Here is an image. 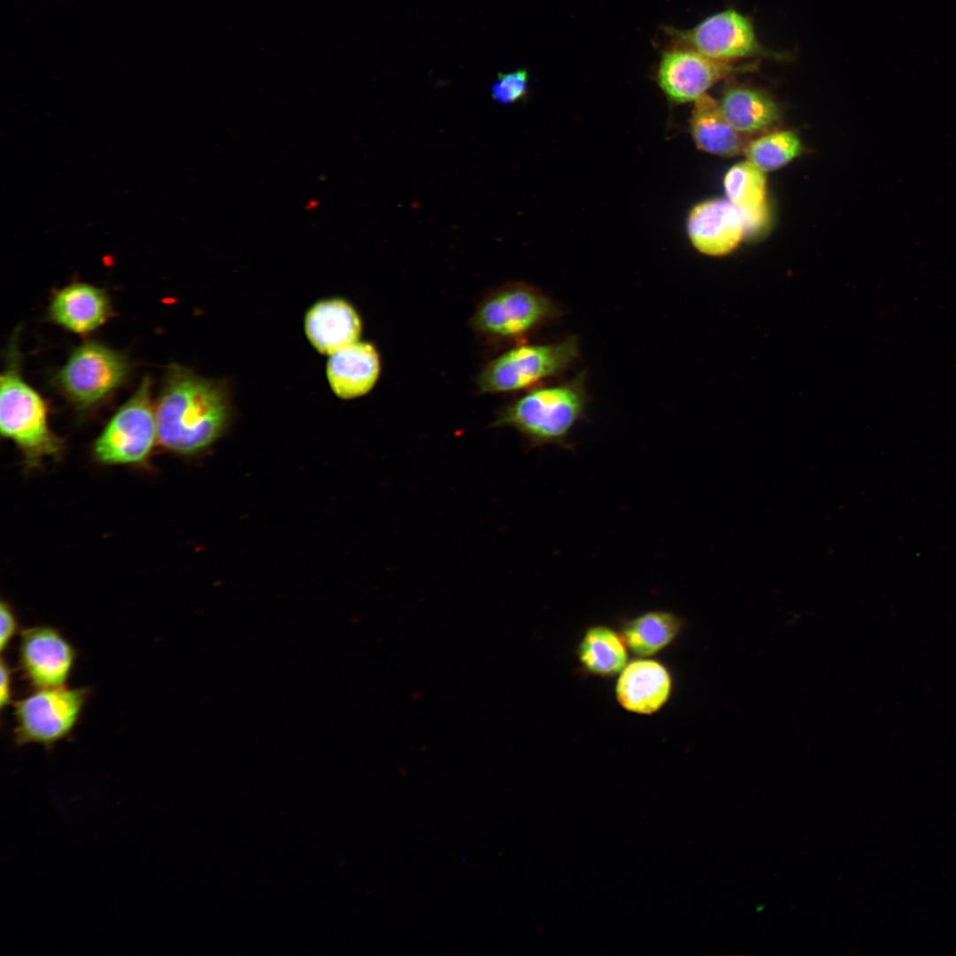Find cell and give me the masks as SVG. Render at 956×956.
Segmentation results:
<instances>
[{
  "instance_id": "obj_1",
  "label": "cell",
  "mask_w": 956,
  "mask_h": 956,
  "mask_svg": "<svg viewBox=\"0 0 956 956\" xmlns=\"http://www.w3.org/2000/svg\"><path fill=\"white\" fill-rule=\"evenodd\" d=\"M231 413L225 383L172 366L155 403L158 443L180 455L202 452L222 436Z\"/></svg>"
},
{
  "instance_id": "obj_2",
  "label": "cell",
  "mask_w": 956,
  "mask_h": 956,
  "mask_svg": "<svg viewBox=\"0 0 956 956\" xmlns=\"http://www.w3.org/2000/svg\"><path fill=\"white\" fill-rule=\"evenodd\" d=\"M0 431L21 452L27 467L59 457L61 438L50 428L43 398L22 377L17 339H12L0 380Z\"/></svg>"
},
{
  "instance_id": "obj_3",
  "label": "cell",
  "mask_w": 956,
  "mask_h": 956,
  "mask_svg": "<svg viewBox=\"0 0 956 956\" xmlns=\"http://www.w3.org/2000/svg\"><path fill=\"white\" fill-rule=\"evenodd\" d=\"M585 378L581 373L566 382L530 391L510 405L496 425L515 428L531 447L552 444L573 450L570 435L587 409Z\"/></svg>"
},
{
  "instance_id": "obj_4",
  "label": "cell",
  "mask_w": 956,
  "mask_h": 956,
  "mask_svg": "<svg viewBox=\"0 0 956 956\" xmlns=\"http://www.w3.org/2000/svg\"><path fill=\"white\" fill-rule=\"evenodd\" d=\"M130 369L122 352L96 341H86L72 351L53 382L78 411L87 412L124 384Z\"/></svg>"
},
{
  "instance_id": "obj_5",
  "label": "cell",
  "mask_w": 956,
  "mask_h": 956,
  "mask_svg": "<svg viewBox=\"0 0 956 956\" xmlns=\"http://www.w3.org/2000/svg\"><path fill=\"white\" fill-rule=\"evenodd\" d=\"M158 439L151 380L146 376L114 412L93 444V456L104 465H142Z\"/></svg>"
},
{
  "instance_id": "obj_6",
  "label": "cell",
  "mask_w": 956,
  "mask_h": 956,
  "mask_svg": "<svg viewBox=\"0 0 956 956\" xmlns=\"http://www.w3.org/2000/svg\"><path fill=\"white\" fill-rule=\"evenodd\" d=\"M89 694L83 687L41 688L15 701V744L50 747L67 737L81 716Z\"/></svg>"
},
{
  "instance_id": "obj_7",
  "label": "cell",
  "mask_w": 956,
  "mask_h": 956,
  "mask_svg": "<svg viewBox=\"0 0 956 956\" xmlns=\"http://www.w3.org/2000/svg\"><path fill=\"white\" fill-rule=\"evenodd\" d=\"M670 45L695 50L720 62L768 58L787 59V53L766 48L758 39L752 19L734 9H727L708 16L695 27L678 29L664 27Z\"/></svg>"
},
{
  "instance_id": "obj_8",
  "label": "cell",
  "mask_w": 956,
  "mask_h": 956,
  "mask_svg": "<svg viewBox=\"0 0 956 956\" xmlns=\"http://www.w3.org/2000/svg\"><path fill=\"white\" fill-rule=\"evenodd\" d=\"M580 358L575 336L546 344L522 345L490 362L479 378L485 392L515 391L564 374Z\"/></svg>"
},
{
  "instance_id": "obj_9",
  "label": "cell",
  "mask_w": 956,
  "mask_h": 956,
  "mask_svg": "<svg viewBox=\"0 0 956 956\" xmlns=\"http://www.w3.org/2000/svg\"><path fill=\"white\" fill-rule=\"evenodd\" d=\"M756 69V62H720L690 49L670 45L660 56L656 79L668 101L680 104L695 102L724 78Z\"/></svg>"
},
{
  "instance_id": "obj_10",
  "label": "cell",
  "mask_w": 956,
  "mask_h": 956,
  "mask_svg": "<svg viewBox=\"0 0 956 956\" xmlns=\"http://www.w3.org/2000/svg\"><path fill=\"white\" fill-rule=\"evenodd\" d=\"M562 310L541 291L518 285L489 298L474 317L482 331L502 336H519L561 316Z\"/></svg>"
},
{
  "instance_id": "obj_11",
  "label": "cell",
  "mask_w": 956,
  "mask_h": 956,
  "mask_svg": "<svg viewBox=\"0 0 956 956\" xmlns=\"http://www.w3.org/2000/svg\"><path fill=\"white\" fill-rule=\"evenodd\" d=\"M76 659V649L58 628L36 625L21 629L18 665L33 689L66 686Z\"/></svg>"
},
{
  "instance_id": "obj_12",
  "label": "cell",
  "mask_w": 956,
  "mask_h": 956,
  "mask_svg": "<svg viewBox=\"0 0 956 956\" xmlns=\"http://www.w3.org/2000/svg\"><path fill=\"white\" fill-rule=\"evenodd\" d=\"M687 231L698 251L721 256L732 251L741 242L746 231L745 219L743 211L729 200H706L690 211Z\"/></svg>"
},
{
  "instance_id": "obj_13",
  "label": "cell",
  "mask_w": 956,
  "mask_h": 956,
  "mask_svg": "<svg viewBox=\"0 0 956 956\" xmlns=\"http://www.w3.org/2000/svg\"><path fill=\"white\" fill-rule=\"evenodd\" d=\"M112 315V302L106 291L86 282L58 289L48 308V317L53 323L78 335L95 331Z\"/></svg>"
},
{
  "instance_id": "obj_14",
  "label": "cell",
  "mask_w": 956,
  "mask_h": 956,
  "mask_svg": "<svg viewBox=\"0 0 956 956\" xmlns=\"http://www.w3.org/2000/svg\"><path fill=\"white\" fill-rule=\"evenodd\" d=\"M672 678L660 662L646 658L634 659L619 674L615 686L618 703L627 711L651 714L668 700Z\"/></svg>"
},
{
  "instance_id": "obj_15",
  "label": "cell",
  "mask_w": 956,
  "mask_h": 956,
  "mask_svg": "<svg viewBox=\"0 0 956 956\" xmlns=\"http://www.w3.org/2000/svg\"><path fill=\"white\" fill-rule=\"evenodd\" d=\"M305 329L318 351L331 355L358 342L362 324L349 302L335 297L318 301L307 311Z\"/></svg>"
},
{
  "instance_id": "obj_16",
  "label": "cell",
  "mask_w": 956,
  "mask_h": 956,
  "mask_svg": "<svg viewBox=\"0 0 956 956\" xmlns=\"http://www.w3.org/2000/svg\"><path fill=\"white\" fill-rule=\"evenodd\" d=\"M380 373V358L374 345L355 342L331 354L327 376L335 394L344 399L366 394Z\"/></svg>"
},
{
  "instance_id": "obj_17",
  "label": "cell",
  "mask_w": 956,
  "mask_h": 956,
  "mask_svg": "<svg viewBox=\"0 0 956 956\" xmlns=\"http://www.w3.org/2000/svg\"><path fill=\"white\" fill-rule=\"evenodd\" d=\"M694 104L690 129L699 150L722 157L744 153L749 143L727 120L719 102L704 94Z\"/></svg>"
},
{
  "instance_id": "obj_18",
  "label": "cell",
  "mask_w": 956,
  "mask_h": 956,
  "mask_svg": "<svg viewBox=\"0 0 956 956\" xmlns=\"http://www.w3.org/2000/svg\"><path fill=\"white\" fill-rule=\"evenodd\" d=\"M720 105L730 125L744 135L765 130L779 119V109L772 97L745 85L728 86Z\"/></svg>"
},
{
  "instance_id": "obj_19",
  "label": "cell",
  "mask_w": 956,
  "mask_h": 956,
  "mask_svg": "<svg viewBox=\"0 0 956 956\" xmlns=\"http://www.w3.org/2000/svg\"><path fill=\"white\" fill-rule=\"evenodd\" d=\"M682 622L667 611H649L627 621L621 637L628 648L639 658H648L669 645L678 636Z\"/></svg>"
},
{
  "instance_id": "obj_20",
  "label": "cell",
  "mask_w": 956,
  "mask_h": 956,
  "mask_svg": "<svg viewBox=\"0 0 956 956\" xmlns=\"http://www.w3.org/2000/svg\"><path fill=\"white\" fill-rule=\"evenodd\" d=\"M577 655L588 673L600 676L620 674L628 659L621 636L605 625H595L585 631Z\"/></svg>"
},
{
  "instance_id": "obj_21",
  "label": "cell",
  "mask_w": 956,
  "mask_h": 956,
  "mask_svg": "<svg viewBox=\"0 0 956 956\" xmlns=\"http://www.w3.org/2000/svg\"><path fill=\"white\" fill-rule=\"evenodd\" d=\"M724 189L733 204L745 212L763 210L766 195L764 172L750 161L732 166L725 175Z\"/></svg>"
},
{
  "instance_id": "obj_22",
  "label": "cell",
  "mask_w": 956,
  "mask_h": 956,
  "mask_svg": "<svg viewBox=\"0 0 956 956\" xmlns=\"http://www.w3.org/2000/svg\"><path fill=\"white\" fill-rule=\"evenodd\" d=\"M801 143L792 131H776L748 143L747 160L763 172L774 171L788 164L801 151Z\"/></svg>"
},
{
  "instance_id": "obj_23",
  "label": "cell",
  "mask_w": 956,
  "mask_h": 956,
  "mask_svg": "<svg viewBox=\"0 0 956 956\" xmlns=\"http://www.w3.org/2000/svg\"><path fill=\"white\" fill-rule=\"evenodd\" d=\"M528 93V73L520 68L499 73L490 87L493 100L501 105H511L524 100Z\"/></svg>"
},
{
  "instance_id": "obj_24",
  "label": "cell",
  "mask_w": 956,
  "mask_h": 956,
  "mask_svg": "<svg viewBox=\"0 0 956 956\" xmlns=\"http://www.w3.org/2000/svg\"><path fill=\"white\" fill-rule=\"evenodd\" d=\"M0 622V651L3 654L19 629L18 617L13 608L5 600H1Z\"/></svg>"
},
{
  "instance_id": "obj_25",
  "label": "cell",
  "mask_w": 956,
  "mask_h": 956,
  "mask_svg": "<svg viewBox=\"0 0 956 956\" xmlns=\"http://www.w3.org/2000/svg\"><path fill=\"white\" fill-rule=\"evenodd\" d=\"M12 669L8 664V661L2 656L1 658V691H0V708L4 710L7 705L12 703Z\"/></svg>"
}]
</instances>
